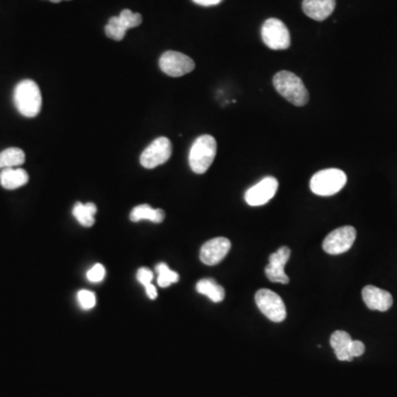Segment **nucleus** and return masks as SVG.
Masks as SVG:
<instances>
[{
  "mask_svg": "<svg viewBox=\"0 0 397 397\" xmlns=\"http://www.w3.org/2000/svg\"><path fill=\"white\" fill-rule=\"evenodd\" d=\"M105 271L104 266L101 264H95L93 267L91 268L90 271L86 274L88 280L92 282H99L104 279Z\"/></svg>",
  "mask_w": 397,
  "mask_h": 397,
  "instance_id": "obj_24",
  "label": "nucleus"
},
{
  "mask_svg": "<svg viewBox=\"0 0 397 397\" xmlns=\"http://www.w3.org/2000/svg\"><path fill=\"white\" fill-rule=\"evenodd\" d=\"M96 212H97V208L92 202L86 203V204L76 202L73 208L74 217L81 226L85 228H91L95 223L94 215H96Z\"/></svg>",
  "mask_w": 397,
  "mask_h": 397,
  "instance_id": "obj_20",
  "label": "nucleus"
},
{
  "mask_svg": "<svg viewBox=\"0 0 397 397\" xmlns=\"http://www.w3.org/2000/svg\"><path fill=\"white\" fill-rule=\"evenodd\" d=\"M217 145L211 135L200 136L192 145L189 154V165L192 171L202 175L208 171L217 156Z\"/></svg>",
  "mask_w": 397,
  "mask_h": 397,
  "instance_id": "obj_3",
  "label": "nucleus"
},
{
  "mask_svg": "<svg viewBox=\"0 0 397 397\" xmlns=\"http://www.w3.org/2000/svg\"><path fill=\"white\" fill-rule=\"evenodd\" d=\"M364 351H365V347H364L363 342H361L359 340H352V342L350 344L349 352L353 359L361 357V355L363 354Z\"/></svg>",
  "mask_w": 397,
  "mask_h": 397,
  "instance_id": "obj_26",
  "label": "nucleus"
},
{
  "mask_svg": "<svg viewBox=\"0 0 397 397\" xmlns=\"http://www.w3.org/2000/svg\"><path fill=\"white\" fill-rule=\"evenodd\" d=\"M197 291L211 299L213 302H223L226 297V290L217 285L215 279H201L200 282H197Z\"/></svg>",
  "mask_w": 397,
  "mask_h": 397,
  "instance_id": "obj_19",
  "label": "nucleus"
},
{
  "mask_svg": "<svg viewBox=\"0 0 397 397\" xmlns=\"http://www.w3.org/2000/svg\"><path fill=\"white\" fill-rule=\"evenodd\" d=\"M159 67L161 71L171 77H180L191 73L195 70V63L191 58L177 51H167L160 59Z\"/></svg>",
  "mask_w": 397,
  "mask_h": 397,
  "instance_id": "obj_7",
  "label": "nucleus"
},
{
  "mask_svg": "<svg viewBox=\"0 0 397 397\" xmlns=\"http://www.w3.org/2000/svg\"><path fill=\"white\" fill-rule=\"evenodd\" d=\"M49 1H51V3H61V1H63V0H49Z\"/></svg>",
  "mask_w": 397,
  "mask_h": 397,
  "instance_id": "obj_29",
  "label": "nucleus"
},
{
  "mask_svg": "<svg viewBox=\"0 0 397 397\" xmlns=\"http://www.w3.org/2000/svg\"><path fill=\"white\" fill-rule=\"evenodd\" d=\"M362 297L368 308L371 310L387 311L393 304V297L389 291L371 285L363 288Z\"/></svg>",
  "mask_w": 397,
  "mask_h": 397,
  "instance_id": "obj_14",
  "label": "nucleus"
},
{
  "mask_svg": "<svg viewBox=\"0 0 397 397\" xmlns=\"http://www.w3.org/2000/svg\"><path fill=\"white\" fill-rule=\"evenodd\" d=\"M335 0H304L302 10L307 17L324 21L335 12Z\"/></svg>",
  "mask_w": 397,
  "mask_h": 397,
  "instance_id": "obj_15",
  "label": "nucleus"
},
{
  "mask_svg": "<svg viewBox=\"0 0 397 397\" xmlns=\"http://www.w3.org/2000/svg\"><path fill=\"white\" fill-rule=\"evenodd\" d=\"M357 239V231L353 226L335 228L324 239V251L330 255H339L349 251Z\"/></svg>",
  "mask_w": 397,
  "mask_h": 397,
  "instance_id": "obj_10",
  "label": "nucleus"
},
{
  "mask_svg": "<svg viewBox=\"0 0 397 397\" xmlns=\"http://www.w3.org/2000/svg\"><path fill=\"white\" fill-rule=\"evenodd\" d=\"M156 271L158 273L157 282L160 287L166 288L171 284H175L179 280V275L176 272L171 271L166 264L160 263L157 265Z\"/></svg>",
  "mask_w": 397,
  "mask_h": 397,
  "instance_id": "obj_22",
  "label": "nucleus"
},
{
  "mask_svg": "<svg viewBox=\"0 0 397 397\" xmlns=\"http://www.w3.org/2000/svg\"><path fill=\"white\" fill-rule=\"evenodd\" d=\"M278 181L274 177H266L257 184L252 187L245 193V201L248 206H264L276 195Z\"/></svg>",
  "mask_w": 397,
  "mask_h": 397,
  "instance_id": "obj_11",
  "label": "nucleus"
},
{
  "mask_svg": "<svg viewBox=\"0 0 397 397\" xmlns=\"http://www.w3.org/2000/svg\"><path fill=\"white\" fill-rule=\"evenodd\" d=\"M262 39L272 50H286L290 47V34L282 20L269 18L262 27Z\"/></svg>",
  "mask_w": 397,
  "mask_h": 397,
  "instance_id": "obj_5",
  "label": "nucleus"
},
{
  "mask_svg": "<svg viewBox=\"0 0 397 397\" xmlns=\"http://www.w3.org/2000/svg\"><path fill=\"white\" fill-rule=\"evenodd\" d=\"M255 302L261 313L271 322H282L286 319V306L279 295L272 290L259 289L255 295Z\"/></svg>",
  "mask_w": 397,
  "mask_h": 397,
  "instance_id": "obj_6",
  "label": "nucleus"
},
{
  "mask_svg": "<svg viewBox=\"0 0 397 397\" xmlns=\"http://www.w3.org/2000/svg\"><path fill=\"white\" fill-rule=\"evenodd\" d=\"M273 84L277 92L295 106H304L309 101L307 88L302 80L293 72L280 71L274 76Z\"/></svg>",
  "mask_w": 397,
  "mask_h": 397,
  "instance_id": "obj_1",
  "label": "nucleus"
},
{
  "mask_svg": "<svg viewBox=\"0 0 397 397\" xmlns=\"http://www.w3.org/2000/svg\"><path fill=\"white\" fill-rule=\"evenodd\" d=\"M77 300L81 307L84 310H90L95 307L96 296L90 290H81L77 293Z\"/></svg>",
  "mask_w": 397,
  "mask_h": 397,
  "instance_id": "obj_23",
  "label": "nucleus"
},
{
  "mask_svg": "<svg viewBox=\"0 0 397 397\" xmlns=\"http://www.w3.org/2000/svg\"><path fill=\"white\" fill-rule=\"evenodd\" d=\"M28 181V172L21 168H7L0 172V183L7 190L18 189Z\"/></svg>",
  "mask_w": 397,
  "mask_h": 397,
  "instance_id": "obj_16",
  "label": "nucleus"
},
{
  "mask_svg": "<svg viewBox=\"0 0 397 397\" xmlns=\"http://www.w3.org/2000/svg\"><path fill=\"white\" fill-rule=\"evenodd\" d=\"M347 183V175L342 170H322L313 175L310 180V189L317 195L330 197L338 193Z\"/></svg>",
  "mask_w": 397,
  "mask_h": 397,
  "instance_id": "obj_4",
  "label": "nucleus"
},
{
  "mask_svg": "<svg viewBox=\"0 0 397 397\" xmlns=\"http://www.w3.org/2000/svg\"><path fill=\"white\" fill-rule=\"evenodd\" d=\"M352 342V338L350 337L349 333L342 330L335 331L330 338V344L335 350L337 358L340 361H352L353 358L350 355V344Z\"/></svg>",
  "mask_w": 397,
  "mask_h": 397,
  "instance_id": "obj_17",
  "label": "nucleus"
},
{
  "mask_svg": "<svg viewBox=\"0 0 397 397\" xmlns=\"http://www.w3.org/2000/svg\"><path fill=\"white\" fill-rule=\"evenodd\" d=\"M172 154V145L167 137H159L152 141L141 156V166L146 169L166 164Z\"/></svg>",
  "mask_w": 397,
  "mask_h": 397,
  "instance_id": "obj_9",
  "label": "nucleus"
},
{
  "mask_svg": "<svg viewBox=\"0 0 397 397\" xmlns=\"http://www.w3.org/2000/svg\"><path fill=\"white\" fill-rule=\"evenodd\" d=\"M290 254L291 252L289 248L287 246H282L276 253L272 254L269 256V263L265 268V274L271 282L288 284L289 277L285 273L284 268L285 265L289 261Z\"/></svg>",
  "mask_w": 397,
  "mask_h": 397,
  "instance_id": "obj_13",
  "label": "nucleus"
},
{
  "mask_svg": "<svg viewBox=\"0 0 397 397\" xmlns=\"http://www.w3.org/2000/svg\"><path fill=\"white\" fill-rule=\"evenodd\" d=\"M152 278H154V274L148 268L143 267L137 272V279L144 287L147 285L152 284Z\"/></svg>",
  "mask_w": 397,
  "mask_h": 397,
  "instance_id": "obj_25",
  "label": "nucleus"
},
{
  "mask_svg": "<svg viewBox=\"0 0 397 397\" xmlns=\"http://www.w3.org/2000/svg\"><path fill=\"white\" fill-rule=\"evenodd\" d=\"M192 1L199 5V6L210 7L219 5V3H222L223 0H192Z\"/></svg>",
  "mask_w": 397,
  "mask_h": 397,
  "instance_id": "obj_27",
  "label": "nucleus"
},
{
  "mask_svg": "<svg viewBox=\"0 0 397 397\" xmlns=\"http://www.w3.org/2000/svg\"><path fill=\"white\" fill-rule=\"evenodd\" d=\"M14 101L18 112L25 117H36L43 106V96L37 83L23 80L14 88Z\"/></svg>",
  "mask_w": 397,
  "mask_h": 397,
  "instance_id": "obj_2",
  "label": "nucleus"
},
{
  "mask_svg": "<svg viewBox=\"0 0 397 397\" xmlns=\"http://www.w3.org/2000/svg\"><path fill=\"white\" fill-rule=\"evenodd\" d=\"M164 210L161 208H152L148 204H141L132 208L130 212V220L132 222H139L141 220L150 221L154 223H161L165 220Z\"/></svg>",
  "mask_w": 397,
  "mask_h": 397,
  "instance_id": "obj_18",
  "label": "nucleus"
},
{
  "mask_svg": "<svg viewBox=\"0 0 397 397\" xmlns=\"http://www.w3.org/2000/svg\"><path fill=\"white\" fill-rule=\"evenodd\" d=\"M143 23L141 14L132 12L130 9H124L119 16H114L108 20L105 27V34L110 39L121 41L126 36L127 30L136 28Z\"/></svg>",
  "mask_w": 397,
  "mask_h": 397,
  "instance_id": "obj_8",
  "label": "nucleus"
},
{
  "mask_svg": "<svg viewBox=\"0 0 397 397\" xmlns=\"http://www.w3.org/2000/svg\"><path fill=\"white\" fill-rule=\"evenodd\" d=\"M25 152L20 148L12 147L0 152V169L16 168L25 164Z\"/></svg>",
  "mask_w": 397,
  "mask_h": 397,
  "instance_id": "obj_21",
  "label": "nucleus"
},
{
  "mask_svg": "<svg viewBox=\"0 0 397 397\" xmlns=\"http://www.w3.org/2000/svg\"><path fill=\"white\" fill-rule=\"evenodd\" d=\"M231 250V242L226 237H215L203 244L200 259L203 264L213 266L222 262Z\"/></svg>",
  "mask_w": 397,
  "mask_h": 397,
  "instance_id": "obj_12",
  "label": "nucleus"
},
{
  "mask_svg": "<svg viewBox=\"0 0 397 397\" xmlns=\"http://www.w3.org/2000/svg\"><path fill=\"white\" fill-rule=\"evenodd\" d=\"M145 290H146L147 296L149 297L150 299H156L158 296V291L156 289L155 286L152 284L147 285L145 286Z\"/></svg>",
  "mask_w": 397,
  "mask_h": 397,
  "instance_id": "obj_28",
  "label": "nucleus"
}]
</instances>
